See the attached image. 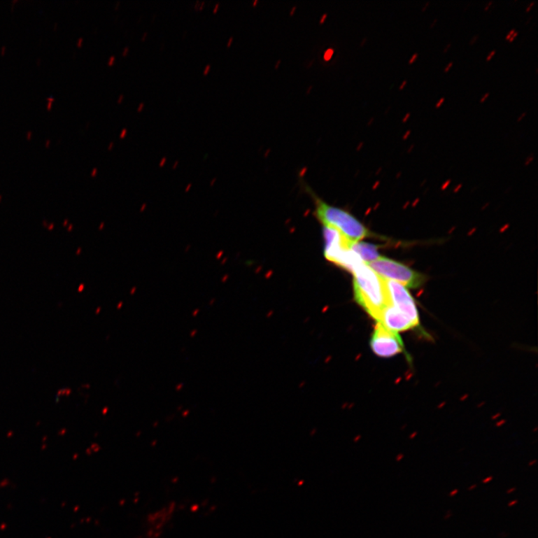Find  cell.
<instances>
[{"label": "cell", "instance_id": "cell-54", "mask_svg": "<svg viewBox=\"0 0 538 538\" xmlns=\"http://www.w3.org/2000/svg\"><path fill=\"white\" fill-rule=\"evenodd\" d=\"M535 463V460H534V461H532V462H531V463L530 464V467H532V465H533Z\"/></svg>", "mask_w": 538, "mask_h": 538}, {"label": "cell", "instance_id": "cell-16", "mask_svg": "<svg viewBox=\"0 0 538 538\" xmlns=\"http://www.w3.org/2000/svg\"><path fill=\"white\" fill-rule=\"evenodd\" d=\"M453 65H454V62H449L446 65V67L444 69V73H448L450 70H451V69L453 67Z\"/></svg>", "mask_w": 538, "mask_h": 538}, {"label": "cell", "instance_id": "cell-23", "mask_svg": "<svg viewBox=\"0 0 538 538\" xmlns=\"http://www.w3.org/2000/svg\"><path fill=\"white\" fill-rule=\"evenodd\" d=\"M535 4V1L532 2V3H531L529 5V6L526 8V9H525V13H529L530 12V10H532V8L534 7Z\"/></svg>", "mask_w": 538, "mask_h": 538}, {"label": "cell", "instance_id": "cell-53", "mask_svg": "<svg viewBox=\"0 0 538 538\" xmlns=\"http://www.w3.org/2000/svg\"><path fill=\"white\" fill-rule=\"evenodd\" d=\"M51 106H52V103H50V102H48V108H50Z\"/></svg>", "mask_w": 538, "mask_h": 538}, {"label": "cell", "instance_id": "cell-40", "mask_svg": "<svg viewBox=\"0 0 538 538\" xmlns=\"http://www.w3.org/2000/svg\"><path fill=\"white\" fill-rule=\"evenodd\" d=\"M476 488H477V485H476V484L475 485H472L471 486H469L468 488V490L472 491V490H475Z\"/></svg>", "mask_w": 538, "mask_h": 538}, {"label": "cell", "instance_id": "cell-46", "mask_svg": "<svg viewBox=\"0 0 538 538\" xmlns=\"http://www.w3.org/2000/svg\"><path fill=\"white\" fill-rule=\"evenodd\" d=\"M373 122H374V118H371L369 120V122H368V126H370L373 123Z\"/></svg>", "mask_w": 538, "mask_h": 538}, {"label": "cell", "instance_id": "cell-35", "mask_svg": "<svg viewBox=\"0 0 538 538\" xmlns=\"http://www.w3.org/2000/svg\"><path fill=\"white\" fill-rule=\"evenodd\" d=\"M124 98H125L124 94H120L118 98V104L122 103L124 100Z\"/></svg>", "mask_w": 538, "mask_h": 538}, {"label": "cell", "instance_id": "cell-50", "mask_svg": "<svg viewBox=\"0 0 538 538\" xmlns=\"http://www.w3.org/2000/svg\"><path fill=\"white\" fill-rule=\"evenodd\" d=\"M31 132H29V133H28V134H27V138H28V139H30V138H31Z\"/></svg>", "mask_w": 538, "mask_h": 538}, {"label": "cell", "instance_id": "cell-2", "mask_svg": "<svg viewBox=\"0 0 538 538\" xmlns=\"http://www.w3.org/2000/svg\"><path fill=\"white\" fill-rule=\"evenodd\" d=\"M317 216L325 227H332L342 234L351 243L370 236L369 230L357 219L340 208L320 201L317 204Z\"/></svg>", "mask_w": 538, "mask_h": 538}, {"label": "cell", "instance_id": "cell-32", "mask_svg": "<svg viewBox=\"0 0 538 538\" xmlns=\"http://www.w3.org/2000/svg\"><path fill=\"white\" fill-rule=\"evenodd\" d=\"M526 115H527V113H526V112H525V113H522V114H521V116H520V117L518 118V120H517V122H518V123H520V122H521V120H523V118H525Z\"/></svg>", "mask_w": 538, "mask_h": 538}, {"label": "cell", "instance_id": "cell-43", "mask_svg": "<svg viewBox=\"0 0 538 538\" xmlns=\"http://www.w3.org/2000/svg\"><path fill=\"white\" fill-rule=\"evenodd\" d=\"M326 17H327V14H325L323 16H322L321 20H320V23L321 24L324 23Z\"/></svg>", "mask_w": 538, "mask_h": 538}, {"label": "cell", "instance_id": "cell-7", "mask_svg": "<svg viewBox=\"0 0 538 538\" xmlns=\"http://www.w3.org/2000/svg\"><path fill=\"white\" fill-rule=\"evenodd\" d=\"M377 323L397 333L416 327L407 316L392 305L381 312Z\"/></svg>", "mask_w": 538, "mask_h": 538}, {"label": "cell", "instance_id": "cell-12", "mask_svg": "<svg viewBox=\"0 0 538 538\" xmlns=\"http://www.w3.org/2000/svg\"><path fill=\"white\" fill-rule=\"evenodd\" d=\"M479 39V36L476 35L473 38H472L469 41V45L473 46L475 45V43L477 42V41Z\"/></svg>", "mask_w": 538, "mask_h": 538}, {"label": "cell", "instance_id": "cell-48", "mask_svg": "<svg viewBox=\"0 0 538 538\" xmlns=\"http://www.w3.org/2000/svg\"><path fill=\"white\" fill-rule=\"evenodd\" d=\"M54 100H55V99H54V98H52V97H50V98H48V101L49 102H50V103L53 102V101H54Z\"/></svg>", "mask_w": 538, "mask_h": 538}, {"label": "cell", "instance_id": "cell-21", "mask_svg": "<svg viewBox=\"0 0 538 538\" xmlns=\"http://www.w3.org/2000/svg\"><path fill=\"white\" fill-rule=\"evenodd\" d=\"M411 130L409 129L407 132H406L405 134L402 137V140L404 141L407 140L409 137L411 136Z\"/></svg>", "mask_w": 538, "mask_h": 538}, {"label": "cell", "instance_id": "cell-26", "mask_svg": "<svg viewBox=\"0 0 538 538\" xmlns=\"http://www.w3.org/2000/svg\"><path fill=\"white\" fill-rule=\"evenodd\" d=\"M211 69V64H207L203 71L204 74V75L207 74L208 72H210Z\"/></svg>", "mask_w": 538, "mask_h": 538}, {"label": "cell", "instance_id": "cell-30", "mask_svg": "<svg viewBox=\"0 0 538 538\" xmlns=\"http://www.w3.org/2000/svg\"><path fill=\"white\" fill-rule=\"evenodd\" d=\"M430 5H431V3H430V2H427V3H426L424 5V6L423 7V8H422V13H425V12H426V10L427 9V8H428V7H430Z\"/></svg>", "mask_w": 538, "mask_h": 538}, {"label": "cell", "instance_id": "cell-29", "mask_svg": "<svg viewBox=\"0 0 538 538\" xmlns=\"http://www.w3.org/2000/svg\"><path fill=\"white\" fill-rule=\"evenodd\" d=\"M407 84H408V80H404L401 84V85L399 86V90L402 91L404 89L405 86L407 85Z\"/></svg>", "mask_w": 538, "mask_h": 538}, {"label": "cell", "instance_id": "cell-20", "mask_svg": "<svg viewBox=\"0 0 538 538\" xmlns=\"http://www.w3.org/2000/svg\"><path fill=\"white\" fill-rule=\"evenodd\" d=\"M453 512L451 511H448L445 515L444 520L448 521V519L452 518Z\"/></svg>", "mask_w": 538, "mask_h": 538}, {"label": "cell", "instance_id": "cell-38", "mask_svg": "<svg viewBox=\"0 0 538 538\" xmlns=\"http://www.w3.org/2000/svg\"><path fill=\"white\" fill-rule=\"evenodd\" d=\"M437 22H438V19H437V18H435V19L433 20V22H432V24L430 25V28H431V29H433V28H434V27L437 25Z\"/></svg>", "mask_w": 538, "mask_h": 538}, {"label": "cell", "instance_id": "cell-51", "mask_svg": "<svg viewBox=\"0 0 538 538\" xmlns=\"http://www.w3.org/2000/svg\"><path fill=\"white\" fill-rule=\"evenodd\" d=\"M120 4V2H118L115 5V9H117L119 7Z\"/></svg>", "mask_w": 538, "mask_h": 538}, {"label": "cell", "instance_id": "cell-34", "mask_svg": "<svg viewBox=\"0 0 538 538\" xmlns=\"http://www.w3.org/2000/svg\"><path fill=\"white\" fill-rule=\"evenodd\" d=\"M144 107H145V103H141L137 108V111L141 112L142 109L144 108Z\"/></svg>", "mask_w": 538, "mask_h": 538}, {"label": "cell", "instance_id": "cell-15", "mask_svg": "<svg viewBox=\"0 0 538 538\" xmlns=\"http://www.w3.org/2000/svg\"><path fill=\"white\" fill-rule=\"evenodd\" d=\"M444 102H445V98L444 97L441 98L440 100H439L438 102H437L435 105V108H441V106L444 104Z\"/></svg>", "mask_w": 538, "mask_h": 538}, {"label": "cell", "instance_id": "cell-13", "mask_svg": "<svg viewBox=\"0 0 538 538\" xmlns=\"http://www.w3.org/2000/svg\"><path fill=\"white\" fill-rule=\"evenodd\" d=\"M496 54H497V50H494L491 51V52H490L488 54V57L486 58V61H487L488 62H490V60H491V59L493 58V57H494V56H495V55H496Z\"/></svg>", "mask_w": 538, "mask_h": 538}, {"label": "cell", "instance_id": "cell-3", "mask_svg": "<svg viewBox=\"0 0 538 538\" xmlns=\"http://www.w3.org/2000/svg\"><path fill=\"white\" fill-rule=\"evenodd\" d=\"M381 278L398 282L404 287L417 288L425 281L423 274L406 267L402 263L385 257H380L367 264Z\"/></svg>", "mask_w": 538, "mask_h": 538}, {"label": "cell", "instance_id": "cell-47", "mask_svg": "<svg viewBox=\"0 0 538 538\" xmlns=\"http://www.w3.org/2000/svg\"><path fill=\"white\" fill-rule=\"evenodd\" d=\"M113 146H114V142H113V141H112V142H111V144H109V146H108V148L109 150H111V149H112V148H113Z\"/></svg>", "mask_w": 538, "mask_h": 538}, {"label": "cell", "instance_id": "cell-4", "mask_svg": "<svg viewBox=\"0 0 538 538\" xmlns=\"http://www.w3.org/2000/svg\"><path fill=\"white\" fill-rule=\"evenodd\" d=\"M370 346L373 353L380 358H391L402 353L404 345L397 332L389 330L377 323L373 332Z\"/></svg>", "mask_w": 538, "mask_h": 538}, {"label": "cell", "instance_id": "cell-39", "mask_svg": "<svg viewBox=\"0 0 538 538\" xmlns=\"http://www.w3.org/2000/svg\"><path fill=\"white\" fill-rule=\"evenodd\" d=\"M493 1H490V2H489V3H488L486 5V6L485 7V10H486V12H488V10H489V8L491 7V6L493 5Z\"/></svg>", "mask_w": 538, "mask_h": 538}, {"label": "cell", "instance_id": "cell-25", "mask_svg": "<svg viewBox=\"0 0 538 538\" xmlns=\"http://www.w3.org/2000/svg\"><path fill=\"white\" fill-rule=\"evenodd\" d=\"M115 57L112 56L111 58L108 59L107 64L108 65L111 66L115 63Z\"/></svg>", "mask_w": 538, "mask_h": 538}, {"label": "cell", "instance_id": "cell-52", "mask_svg": "<svg viewBox=\"0 0 538 538\" xmlns=\"http://www.w3.org/2000/svg\"><path fill=\"white\" fill-rule=\"evenodd\" d=\"M6 50V47H3L2 50H1L2 54H4Z\"/></svg>", "mask_w": 538, "mask_h": 538}, {"label": "cell", "instance_id": "cell-55", "mask_svg": "<svg viewBox=\"0 0 538 538\" xmlns=\"http://www.w3.org/2000/svg\"><path fill=\"white\" fill-rule=\"evenodd\" d=\"M281 62V60H279V61L278 62V63H277V64H276V68H278V66H279V64H280Z\"/></svg>", "mask_w": 538, "mask_h": 538}, {"label": "cell", "instance_id": "cell-45", "mask_svg": "<svg viewBox=\"0 0 538 538\" xmlns=\"http://www.w3.org/2000/svg\"><path fill=\"white\" fill-rule=\"evenodd\" d=\"M515 490H516V488H511V489L507 490V493L508 494H511V493H514Z\"/></svg>", "mask_w": 538, "mask_h": 538}, {"label": "cell", "instance_id": "cell-27", "mask_svg": "<svg viewBox=\"0 0 538 538\" xmlns=\"http://www.w3.org/2000/svg\"><path fill=\"white\" fill-rule=\"evenodd\" d=\"M458 493V489H455V490H452L451 492L449 493L448 496L450 497H453L457 495Z\"/></svg>", "mask_w": 538, "mask_h": 538}, {"label": "cell", "instance_id": "cell-14", "mask_svg": "<svg viewBox=\"0 0 538 538\" xmlns=\"http://www.w3.org/2000/svg\"><path fill=\"white\" fill-rule=\"evenodd\" d=\"M418 57H419V54L418 53H417V52L414 53L412 57L411 58V59L409 60V64H413L416 62L417 58H418Z\"/></svg>", "mask_w": 538, "mask_h": 538}, {"label": "cell", "instance_id": "cell-28", "mask_svg": "<svg viewBox=\"0 0 538 538\" xmlns=\"http://www.w3.org/2000/svg\"><path fill=\"white\" fill-rule=\"evenodd\" d=\"M515 31H516V29H511L509 31V34L507 35V36L506 38L507 41H509L511 38V37L514 34Z\"/></svg>", "mask_w": 538, "mask_h": 538}, {"label": "cell", "instance_id": "cell-17", "mask_svg": "<svg viewBox=\"0 0 538 538\" xmlns=\"http://www.w3.org/2000/svg\"><path fill=\"white\" fill-rule=\"evenodd\" d=\"M490 94L489 92L486 93V94L483 95L480 100V104H484L487 99L490 97Z\"/></svg>", "mask_w": 538, "mask_h": 538}, {"label": "cell", "instance_id": "cell-33", "mask_svg": "<svg viewBox=\"0 0 538 538\" xmlns=\"http://www.w3.org/2000/svg\"><path fill=\"white\" fill-rule=\"evenodd\" d=\"M451 47H452V43H448V45L445 47L443 51L444 53V54L446 53L449 50V49L451 48Z\"/></svg>", "mask_w": 538, "mask_h": 538}, {"label": "cell", "instance_id": "cell-57", "mask_svg": "<svg viewBox=\"0 0 538 538\" xmlns=\"http://www.w3.org/2000/svg\"><path fill=\"white\" fill-rule=\"evenodd\" d=\"M390 111V107L389 106V107L388 108V111H386L385 114H388V111Z\"/></svg>", "mask_w": 538, "mask_h": 538}, {"label": "cell", "instance_id": "cell-9", "mask_svg": "<svg viewBox=\"0 0 538 538\" xmlns=\"http://www.w3.org/2000/svg\"><path fill=\"white\" fill-rule=\"evenodd\" d=\"M351 249L361 258L362 260L368 263L375 261L381 257L376 246L367 243H355L351 246Z\"/></svg>", "mask_w": 538, "mask_h": 538}, {"label": "cell", "instance_id": "cell-60", "mask_svg": "<svg viewBox=\"0 0 538 538\" xmlns=\"http://www.w3.org/2000/svg\"><path fill=\"white\" fill-rule=\"evenodd\" d=\"M257 3H258L257 0H255V1L254 3V6H255Z\"/></svg>", "mask_w": 538, "mask_h": 538}, {"label": "cell", "instance_id": "cell-42", "mask_svg": "<svg viewBox=\"0 0 538 538\" xmlns=\"http://www.w3.org/2000/svg\"><path fill=\"white\" fill-rule=\"evenodd\" d=\"M219 6H220V4H219V3H217V4L215 6V7H214V8H213V13H217V10H218V8H219Z\"/></svg>", "mask_w": 538, "mask_h": 538}, {"label": "cell", "instance_id": "cell-41", "mask_svg": "<svg viewBox=\"0 0 538 538\" xmlns=\"http://www.w3.org/2000/svg\"><path fill=\"white\" fill-rule=\"evenodd\" d=\"M147 36H148V32L147 31L143 33V35L141 36V40L142 41H145Z\"/></svg>", "mask_w": 538, "mask_h": 538}, {"label": "cell", "instance_id": "cell-6", "mask_svg": "<svg viewBox=\"0 0 538 538\" xmlns=\"http://www.w3.org/2000/svg\"><path fill=\"white\" fill-rule=\"evenodd\" d=\"M175 511L176 503L171 502L148 514L145 522V538H162Z\"/></svg>", "mask_w": 538, "mask_h": 538}, {"label": "cell", "instance_id": "cell-49", "mask_svg": "<svg viewBox=\"0 0 538 538\" xmlns=\"http://www.w3.org/2000/svg\"><path fill=\"white\" fill-rule=\"evenodd\" d=\"M295 9H296V6H294L293 8L291 10V13H290L291 15L294 14Z\"/></svg>", "mask_w": 538, "mask_h": 538}, {"label": "cell", "instance_id": "cell-56", "mask_svg": "<svg viewBox=\"0 0 538 538\" xmlns=\"http://www.w3.org/2000/svg\"><path fill=\"white\" fill-rule=\"evenodd\" d=\"M413 148H414V145H412L409 149V152L411 151Z\"/></svg>", "mask_w": 538, "mask_h": 538}, {"label": "cell", "instance_id": "cell-58", "mask_svg": "<svg viewBox=\"0 0 538 538\" xmlns=\"http://www.w3.org/2000/svg\"><path fill=\"white\" fill-rule=\"evenodd\" d=\"M164 161H166V159H163L162 161L161 162L160 164H163Z\"/></svg>", "mask_w": 538, "mask_h": 538}, {"label": "cell", "instance_id": "cell-24", "mask_svg": "<svg viewBox=\"0 0 538 538\" xmlns=\"http://www.w3.org/2000/svg\"><path fill=\"white\" fill-rule=\"evenodd\" d=\"M493 476H488L486 479H483L482 483L483 484H485V485L488 484V483L490 482L493 480Z\"/></svg>", "mask_w": 538, "mask_h": 538}, {"label": "cell", "instance_id": "cell-11", "mask_svg": "<svg viewBox=\"0 0 538 538\" xmlns=\"http://www.w3.org/2000/svg\"><path fill=\"white\" fill-rule=\"evenodd\" d=\"M205 6V2L197 1L194 5V8L197 10H201Z\"/></svg>", "mask_w": 538, "mask_h": 538}, {"label": "cell", "instance_id": "cell-19", "mask_svg": "<svg viewBox=\"0 0 538 538\" xmlns=\"http://www.w3.org/2000/svg\"><path fill=\"white\" fill-rule=\"evenodd\" d=\"M127 129L125 128L122 130V132H120L119 137L120 139H124L127 136Z\"/></svg>", "mask_w": 538, "mask_h": 538}, {"label": "cell", "instance_id": "cell-36", "mask_svg": "<svg viewBox=\"0 0 538 538\" xmlns=\"http://www.w3.org/2000/svg\"><path fill=\"white\" fill-rule=\"evenodd\" d=\"M234 37H230V38H229V40H228V41H227V47H229L230 45H232V43H233V41H234Z\"/></svg>", "mask_w": 538, "mask_h": 538}, {"label": "cell", "instance_id": "cell-59", "mask_svg": "<svg viewBox=\"0 0 538 538\" xmlns=\"http://www.w3.org/2000/svg\"><path fill=\"white\" fill-rule=\"evenodd\" d=\"M46 143H47V144H46V145H47V146H49V145H50V140H48V141H46Z\"/></svg>", "mask_w": 538, "mask_h": 538}, {"label": "cell", "instance_id": "cell-31", "mask_svg": "<svg viewBox=\"0 0 538 538\" xmlns=\"http://www.w3.org/2000/svg\"><path fill=\"white\" fill-rule=\"evenodd\" d=\"M518 503V500H513L509 503V507H513L516 506V504H517Z\"/></svg>", "mask_w": 538, "mask_h": 538}, {"label": "cell", "instance_id": "cell-1", "mask_svg": "<svg viewBox=\"0 0 538 538\" xmlns=\"http://www.w3.org/2000/svg\"><path fill=\"white\" fill-rule=\"evenodd\" d=\"M353 274L355 297L357 302L378 321L381 312L392 305L385 279L379 276L366 262Z\"/></svg>", "mask_w": 538, "mask_h": 538}, {"label": "cell", "instance_id": "cell-5", "mask_svg": "<svg viewBox=\"0 0 538 538\" xmlns=\"http://www.w3.org/2000/svg\"><path fill=\"white\" fill-rule=\"evenodd\" d=\"M391 304L407 316L415 327L420 325L418 311L407 289L402 284L385 279Z\"/></svg>", "mask_w": 538, "mask_h": 538}, {"label": "cell", "instance_id": "cell-22", "mask_svg": "<svg viewBox=\"0 0 538 538\" xmlns=\"http://www.w3.org/2000/svg\"><path fill=\"white\" fill-rule=\"evenodd\" d=\"M519 36V32L516 31L514 34L511 37V38L509 40L510 43H512L517 37Z\"/></svg>", "mask_w": 538, "mask_h": 538}, {"label": "cell", "instance_id": "cell-8", "mask_svg": "<svg viewBox=\"0 0 538 538\" xmlns=\"http://www.w3.org/2000/svg\"><path fill=\"white\" fill-rule=\"evenodd\" d=\"M324 234L326 243L325 257L334 262L344 250L351 248L353 243L334 228L325 227Z\"/></svg>", "mask_w": 538, "mask_h": 538}, {"label": "cell", "instance_id": "cell-10", "mask_svg": "<svg viewBox=\"0 0 538 538\" xmlns=\"http://www.w3.org/2000/svg\"><path fill=\"white\" fill-rule=\"evenodd\" d=\"M334 52V50H333V49H332V48H330V49H328V50H327V51L325 52V55H324V59H325V61H329V60H330V59H332V56H333Z\"/></svg>", "mask_w": 538, "mask_h": 538}, {"label": "cell", "instance_id": "cell-44", "mask_svg": "<svg viewBox=\"0 0 538 538\" xmlns=\"http://www.w3.org/2000/svg\"><path fill=\"white\" fill-rule=\"evenodd\" d=\"M83 42V38H80V39L78 41V46H79V47H80V46H81V45H82Z\"/></svg>", "mask_w": 538, "mask_h": 538}, {"label": "cell", "instance_id": "cell-18", "mask_svg": "<svg viewBox=\"0 0 538 538\" xmlns=\"http://www.w3.org/2000/svg\"><path fill=\"white\" fill-rule=\"evenodd\" d=\"M411 114L410 113H408L406 114V115L404 117V118L402 120V123L404 124L406 122H408V120L411 118Z\"/></svg>", "mask_w": 538, "mask_h": 538}, {"label": "cell", "instance_id": "cell-61", "mask_svg": "<svg viewBox=\"0 0 538 538\" xmlns=\"http://www.w3.org/2000/svg\"><path fill=\"white\" fill-rule=\"evenodd\" d=\"M57 24H55V27H54V28H55V29H57Z\"/></svg>", "mask_w": 538, "mask_h": 538}, {"label": "cell", "instance_id": "cell-37", "mask_svg": "<svg viewBox=\"0 0 538 538\" xmlns=\"http://www.w3.org/2000/svg\"><path fill=\"white\" fill-rule=\"evenodd\" d=\"M129 51V47H126V48H124V50H123V52H122V55H123V56H124V57L127 56V55L128 54Z\"/></svg>", "mask_w": 538, "mask_h": 538}]
</instances>
